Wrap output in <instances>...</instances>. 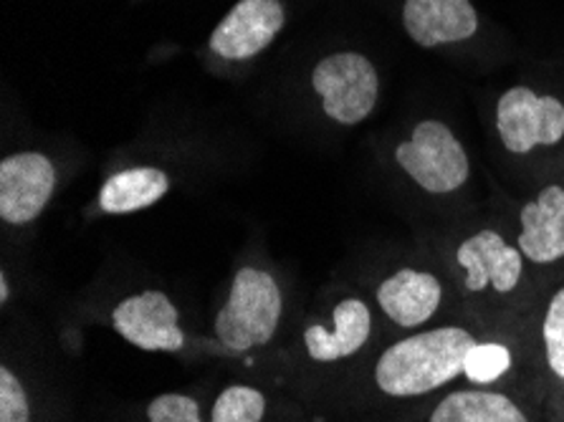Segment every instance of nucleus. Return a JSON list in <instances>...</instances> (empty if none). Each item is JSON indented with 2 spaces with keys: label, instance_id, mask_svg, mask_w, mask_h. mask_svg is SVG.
Masks as SVG:
<instances>
[{
  "label": "nucleus",
  "instance_id": "13",
  "mask_svg": "<svg viewBox=\"0 0 564 422\" xmlns=\"http://www.w3.org/2000/svg\"><path fill=\"white\" fill-rule=\"evenodd\" d=\"M372 332L370 309L362 299H345L335 306V326H310L304 332L306 351L314 361H339L360 351Z\"/></svg>",
  "mask_w": 564,
  "mask_h": 422
},
{
  "label": "nucleus",
  "instance_id": "2",
  "mask_svg": "<svg viewBox=\"0 0 564 422\" xmlns=\"http://www.w3.org/2000/svg\"><path fill=\"white\" fill-rule=\"evenodd\" d=\"M281 312L284 299L273 275L246 266L234 275L230 296L216 318V334L230 351L263 347L276 334Z\"/></svg>",
  "mask_w": 564,
  "mask_h": 422
},
{
  "label": "nucleus",
  "instance_id": "7",
  "mask_svg": "<svg viewBox=\"0 0 564 422\" xmlns=\"http://www.w3.org/2000/svg\"><path fill=\"white\" fill-rule=\"evenodd\" d=\"M177 318L181 312L162 291H142L124 299L112 312L119 337L142 351H181L185 334Z\"/></svg>",
  "mask_w": 564,
  "mask_h": 422
},
{
  "label": "nucleus",
  "instance_id": "6",
  "mask_svg": "<svg viewBox=\"0 0 564 422\" xmlns=\"http://www.w3.org/2000/svg\"><path fill=\"white\" fill-rule=\"evenodd\" d=\"M56 191V167L46 154L19 152L0 162V218L11 226L36 220Z\"/></svg>",
  "mask_w": 564,
  "mask_h": 422
},
{
  "label": "nucleus",
  "instance_id": "12",
  "mask_svg": "<svg viewBox=\"0 0 564 422\" xmlns=\"http://www.w3.org/2000/svg\"><path fill=\"white\" fill-rule=\"evenodd\" d=\"M443 286L429 271L400 269L384 279L378 289V304L392 324L403 329H417L431 322L441 309Z\"/></svg>",
  "mask_w": 564,
  "mask_h": 422
},
{
  "label": "nucleus",
  "instance_id": "3",
  "mask_svg": "<svg viewBox=\"0 0 564 422\" xmlns=\"http://www.w3.org/2000/svg\"><path fill=\"white\" fill-rule=\"evenodd\" d=\"M395 160L415 185L433 195L458 191L471 175L464 144L456 140V134L446 125L435 122V119L417 125L413 137L398 144Z\"/></svg>",
  "mask_w": 564,
  "mask_h": 422
},
{
  "label": "nucleus",
  "instance_id": "21",
  "mask_svg": "<svg viewBox=\"0 0 564 422\" xmlns=\"http://www.w3.org/2000/svg\"><path fill=\"white\" fill-rule=\"evenodd\" d=\"M11 299V286H8V275L0 273V304Z\"/></svg>",
  "mask_w": 564,
  "mask_h": 422
},
{
  "label": "nucleus",
  "instance_id": "5",
  "mask_svg": "<svg viewBox=\"0 0 564 422\" xmlns=\"http://www.w3.org/2000/svg\"><path fill=\"white\" fill-rule=\"evenodd\" d=\"M497 127L509 152L527 154L550 148L564 137V105L557 97H540L529 86H514L499 99Z\"/></svg>",
  "mask_w": 564,
  "mask_h": 422
},
{
  "label": "nucleus",
  "instance_id": "16",
  "mask_svg": "<svg viewBox=\"0 0 564 422\" xmlns=\"http://www.w3.org/2000/svg\"><path fill=\"white\" fill-rule=\"evenodd\" d=\"M267 415V398L249 385L226 387L213 402L208 422H261Z\"/></svg>",
  "mask_w": 564,
  "mask_h": 422
},
{
  "label": "nucleus",
  "instance_id": "20",
  "mask_svg": "<svg viewBox=\"0 0 564 422\" xmlns=\"http://www.w3.org/2000/svg\"><path fill=\"white\" fill-rule=\"evenodd\" d=\"M0 422H31L29 394L8 367H0Z\"/></svg>",
  "mask_w": 564,
  "mask_h": 422
},
{
  "label": "nucleus",
  "instance_id": "9",
  "mask_svg": "<svg viewBox=\"0 0 564 422\" xmlns=\"http://www.w3.org/2000/svg\"><path fill=\"white\" fill-rule=\"evenodd\" d=\"M456 261L466 269V289H494L497 294H511L524 273V256L509 246L497 230H481L458 246Z\"/></svg>",
  "mask_w": 564,
  "mask_h": 422
},
{
  "label": "nucleus",
  "instance_id": "11",
  "mask_svg": "<svg viewBox=\"0 0 564 422\" xmlns=\"http://www.w3.org/2000/svg\"><path fill=\"white\" fill-rule=\"evenodd\" d=\"M519 251L527 261L546 266L564 258V187L546 185L519 213Z\"/></svg>",
  "mask_w": 564,
  "mask_h": 422
},
{
  "label": "nucleus",
  "instance_id": "4",
  "mask_svg": "<svg viewBox=\"0 0 564 422\" xmlns=\"http://www.w3.org/2000/svg\"><path fill=\"white\" fill-rule=\"evenodd\" d=\"M314 91L322 97L324 115L339 125H360L372 115L380 97V79L362 54L341 51L316 64Z\"/></svg>",
  "mask_w": 564,
  "mask_h": 422
},
{
  "label": "nucleus",
  "instance_id": "10",
  "mask_svg": "<svg viewBox=\"0 0 564 422\" xmlns=\"http://www.w3.org/2000/svg\"><path fill=\"white\" fill-rule=\"evenodd\" d=\"M403 25L417 46L435 48L471 39L478 13L471 0H405Z\"/></svg>",
  "mask_w": 564,
  "mask_h": 422
},
{
  "label": "nucleus",
  "instance_id": "14",
  "mask_svg": "<svg viewBox=\"0 0 564 422\" xmlns=\"http://www.w3.org/2000/svg\"><path fill=\"white\" fill-rule=\"evenodd\" d=\"M429 422H529L519 404L497 390H456L435 404Z\"/></svg>",
  "mask_w": 564,
  "mask_h": 422
},
{
  "label": "nucleus",
  "instance_id": "18",
  "mask_svg": "<svg viewBox=\"0 0 564 422\" xmlns=\"http://www.w3.org/2000/svg\"><path fill=\"white\" fill-rule=\"evenodd\" d=\"M511 365V355L501 344H476L471 355L466 357L464 377H468L474 385H489L507 372Z\"/></svg>",
  "mask_w": 564,
  "mask_h": 422
},
{
  "label": "nucleus",
  "instance_id": "17",
  "mask_svg": "<svg viewBox=\"0 0 564 422\" xmlns=\"http://www.w3.org/2000/svg\"><path fill=\"white\" fill-rule=\"evenodd\" d=\"M544 357L552 375L564 382V286L550 299L542 318Z\"/></svg>",
  "mask_w": 564,
  "mask_h": 422
},
{
  "label": "nucleus",
  "instance_id": "1",
  "mask_svg": "<svg viewBox=\"0 0 564 422\" xmlns=\"http://www.w3.org/2000/svg\"><path fill=\"white\" fill-rule=\"evenodd\" d=\"M476 337L464 326H438L392 344L375 365V382L390 398H421L458 380Z\"/></svg>",
  "mask_w": 564,
  "mask_h": 422
},
{
  "label": "nucleus",
  "instance_id": "15",
  "mask_svg": "<svg viewBox=\"0 0 564 422\" xmlns=\"http://www.w3.org/2000/svg\"><path fill=\"white\" fill-rule=\"evenodd\" d=\"M170 177L158 167L117 172L101 185L99 208L109 215H127L150 208L167 195Z\"/></svg>",
  "mask_w": 564,
  "mask_h": 422
},
{
  "label": "nucleus",
  "instance_id": "19",
  "mask_svg": "<svg viewBox=\"0 0 564 422\" xmlns=\"http://www.w3.org/2000/svg\"><path fill=\"white\" fill-rule=\"evenodd\" d=\"M150 422H203L198 400L187 398V394L165 392L158 394L148 408Z\"/></svg>",
  "mask_w": 564,
  "mask_h": 422
},
{
  "label": "nucleus",
  "instance_id": "8",
  "mask_svg": "<svg viewBox=\"0 0 564 422\" xmlns=\"http://www.w3.org/2000/svg\"><path fill=\"white\" fill-rule=\"evenodd\" d=\"M284 29L279 0H238L210 36V51L228 62H243L261 54Z\"/></svg>",
  "mask_w": 564,
  "mask_h": 422
}]
</instances>
